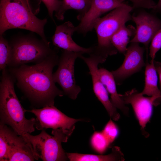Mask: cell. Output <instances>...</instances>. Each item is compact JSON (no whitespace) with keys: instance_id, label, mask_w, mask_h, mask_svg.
<instances>
[{"instance_id":"obj_1","label":"cell","mask_w":161,"mask_h":161,"mask_svg":"<svg viewBox=\"0 0 161 161\" xmlns=\"http://www.w3.org/2000/svg\"><path fill=\"white\" fill-rule=\"evenodd\" d=\"M59 57L55 50L34 65L7 68L17 87L33 106L38 108L53 105L56 97L64 95L56 86L53 78V69L58 65Z\"/></svg>"},{"instance_id":"obj_2","label":"cell","mask_w":161,"mask_h":161,"mask_svg":"<svg viewBox=\"0 0 161 161\" xmlns=\"http://www.w3.org/2000/svg\"><path fill=\"white\" fill-rule=\"evenodd\" d=\"M15 80L7 68L2 71L0 83V124L8 126L23 136L35 130V118L27 119V110L22 106L15 92Z\"/></svg>"},{"instance_id":"obj_3","label":"cell","mask_w":161,"mask_h":161,"mask_svg":"<svg viewBox=\"0 0 161 161\" xmlns=\"http://www.w3.org/2000/svg\"><path fill=\"white\" fill-rule=\"evenodd\" d=\"M47 21L35 16L26 0H0V35L10 29H21L36 33L48 43L44 29Z\"/></svg>"},{"instance_id":"obj_4","label":"cell","mask_w":161,"mask_h":161,"mask_svg":"<svg viewBox=\"0 0 161 161\" xmlns=\"http://www.w3.org/2000/svg\"><path fill=\"white\" fill-rule=\"evenodd\" d=\"M75 126L69 130L61 128L52 129L51 136L45 129L36 135L27 133L24 134L32 146L38 160L44 161H63L69 160L61 145L62 142H67L75 129Z\"/></svg>"},{"instance_id":"obj_5","label":"cell","mask_w":161,"mask_h":161,"mask_svg":"<svg viewBox=\"0 0 161 161\" xmlns=\"http://www.w3.org/2000/svg\"><path fill=\"white\" fill-rule=\"evenodd\" d=\"M132 7L128 5L118 7L97 20L94 26L97 38L95 49L106 58L116 54L117 50L111 42L113 35L128 21L132 20Z\"/></svg>"},{"instance_id":"obj_6","label":"cell","mask_w":161,"mask_h":161,"mask_svg":"<svg viewBox=\"0 0 161 161\" xmlns=\"http://www.w3.org/2000/svg\"><path fill=\"white\" fill-rule=\"evenodd\" d=\"M9 43L11 56L7 68L18 67L30 63H39L55 51L50 48L49 42L29 35L17 36Z\"/></svg>"},{"instance_id":"obj_7","label":"cell","mask_w":161,"mask_h":161,"mask_svg":"<svg viewBox=\"0 0 161 161\" xmlns=\"http://www.w3.org/2000/svg\"><path fill=\"white\" fill-rule=\"evenodd\" d=\"M83 54L64 50L59 57L58 67L53 73V78L62 89L64 95L75 100L81 91L76 83L74 74L75 61Z\"/></svg>"},{"instance_id":"obj_8","label":"cell","mask_w":161,"mask_h":161,"mask_svg":"<svg viewBox=\"0 0 161 161\" xmlns=\"http://www.w3.org/2000/svg\"><path fill=\"white\" fill-rule=\"evenodd\" d=\"M89 55V57H86L81 55L79 58L84 61L88 67L95 95L103 105L111 118L117 121L120 119V115L109 99L108 92L101 81L98 73V65L104 63L107 58L94 49Z\"/></svg>"},{"instance_id":"obj_9","label":"cell","mask_w":161,"mask_h":161,"mask_svg":"<svg viewBox=\"0 0 161 161\" xmlns=\"http://www.w3.org/2000/svg\"><path fill=\"white\" fill-rule=\"evenodd\" d=\"M27 112L32 113L35 116V126L38 130L61 128L67 130L72 128L78 122L88 121L85 119H75L68 117L54 105L27 110Z\"/></svg>"},{"instance_id":"obj_10","label":"cell","mask_w":161,"mask_h":161,"mask_svg":"<svg viewBox=\"0 0 161 161\" xmlns=\"http://www.w3.org/2000/svg\"><path fill=\"white\" fill-rule=\"evenodd\" d=\"M119 95L125 104L131 105L143 134L148 137V134L146 131L145 128L152 115L155 98L152 96H144L135 88L128 91L123 94H119Z\"/></svg>"},{"instance_id":"obj_11","label":"cell","mask_w":161,"mask_h":161,"mask_svg":"<svg viewBox=\"0 0 161 161\" xmlns=\"http://www.w3.org/2000/svg\"><path fill=\"white\" fill-rule=\"evenodd\" d=\"M127 47L122 64L118 69L111 71L116 83L122 84L126 78L141 70L145 66L143 55L145 50L139 43L131 42Z\"/></svg>"},{"instance_id":"obj_12","label":"cell","mask_w":161,"mask_h":161,"mask_svg":"<svg viewBox=\"0 0 161 161\" xmlns=\"http://www.w3.org/2000/svg\"><path fill=\"white\" fill-rule=\"evenodd\" d=\"M136 29L135 34L130 42L143 44L148 58L149 45L152 39L161 28V20L155 16L145 11H142L137 16H132Z\"/></svg>"},{"instance_id":"obj_13","label":"cell","mask_w":161,"mask_h":161,"mask_svg":"<svg viewBox=\"0 0 161 161\" xmlns=\"http://www.w3.org/2000/svg\"><path fill=\"white\" fill-rule=\"evenodd\" d=\"M126 4L118 0H92L89 9L76 27V31L85 35L92 30L95 23L102 14Z\"/></svg>"},{"instance_id":"obj_14","label":"cell","mask_w":161,"mask_h":161,"mask_svg":"<svg viewBox=\"0 0 161 161\" xmlns=\"http://www.w3.org/2000/svg\"><path fill=\"white\" fill-rule=\"evenodd\" d=\"M75 31L76 27L69 21L57 26L52 38L53 44L64 50L89 54L93 50V46L85 48L77 44L72 38Z\"/></svg>"},{"instance_id":"obj_15","label":"cell","mask_w":161,"mask_h":161,"mask_svg":"<svg viewBox=\"0 0 161 161\" xmlns=\"http://www.w3.org/2000/svg\"><path fill=\"white\" fill-rule=\"evenodd\" d=\"M38 160L31 144L24 136L16 134L10 145L7 161Z\"/></svg>"},{"instance_id":"obj_16","label":"cell","mask_w":161,"mask_h":161,"mask_svg":"<svg viewBox=\"0 0 161 161\" xmlns=\"http://www.w3.org/2000/svg\"><path fill=\"white\" fill-rule=\"evenodd\" d=\"M100 79L111 97V100L114 106L119 109L125 115H128L129 108L123 103L117 92L116 82L111 72L105 69H98Z\"/></svg>"},{"instance_id":"obj_17","label":"cell","mask_w":161,"mask_h":161,"mask_svg":"<svg viewBox=\"0 0 161 161\" xmlns=\"http://www.w3.org/2000/svg\"><path fill=\"white\" fill-rule=\"evenodd\" d=\"M154 60L151 59L150 63L147 61L145 71V85L141 92L143 95L154 97V103L161 98V91L157 85V72L154 65Z\"/></svg>"},{"instance_id":"obj_18","label":"cell","mask_w":161,"mask_h":161,"mask_svg":"<svg viewBox=\"0 0 161 161\" xmlns=\"http://www.w3.org/2000/svg\"><path fill=\"white\" fill-rule=\"evenodd\" d=\"M70 161H119L124 160L123 155L120 148L114 146L112 152L107 155H98L77 153H66Z\"/></svg>"},{"instance_id":"obj_19","label":"cell","mask_w":161,"mask_h":161,"mask_svg":"<svg viewBox=\"0 0 161 161\" xmlns=\"http://www.w3.org/2000/svg\"><path fill=\"white\" fill-rule=\"evenodd\" d=\"M58 10L55 13V16L59 20H63L66 12L68 10L77 11L78 14L77 18L80 20L89 9L92 0H62Z\"/></svg>"},{"instance_id":"obj_20","label":"cell","mask_w":161,"mask_h":161,"mask_svg":"<svg viewBox=\"0 0 161 161\" xmlns=\"http://www.w3.org/2000/svg\"><path fill=\"white\" fill-rule=\"evenodd\" d=\"M136 31V29L132 25L126 26L124 25L113 35L111 42L118 52L125 55L130 38L134 35Z\"/></svg>"},{"instance_id":"obj_21","label":"cell","mask_w":161,"mask_h":161,"mask_svg":"<svg viewBox=\"0 0 161 161\" xmlns=\"http://www.w3.org/2000/svg\"><path fill=\"white\" fill-rule=\"evenodd\" d=\"M16 134L10 127L0 124V161H7L10 145Z\"/></svg>"},{"instance_id":"obj_22","label":"cell","mask_w":161,"mask_h":161,"mask_svg":"<svg viewBox=\"0 0 161 161\" xmlns=\"http://www.w3.org/2000/svg\"><path fill=\"white\" fill-rule=\"evenodd\" d=\"M11 56V50L10 43L0 35V70L7 68Z\"/></svg>"},{"instance_id":"obj_23","label":"cell","mask_w":161,"mask_h":161,"mask_svg":"<svg viewBox=\"0 0 161 161\" xmlns=\"http://www.w3.org/2000/svg\"><path fill=\"white\" fill-rule=\"evenodd\" d=\"M91 144L93 149L100 154L104 153L111 144L101 132H95L92 137Z\"/></svg>"},{"instance_id":"obj_24","label":"cell","mask_w":161,"mask_h":161,"mask_svg":"<svg viewBox=\"0 0 161 161\" xmlns=\"http://www.w3.org/2000/svg\"><path fill=\"white\" fill-rule=\"evenodd\" d=\"M111 144L117 138L119 134V130L117 125L110 119L102 131Z\"/></svg>"},{"instance_id":"obj_25","label":"cell","mask_w":161,"mask_h":161,"mask_svg":"<svg viewBox=\"0 0 161 161\" xmlns=\"http://www.w3.org/2000/svg\"><path fill=\"white\" fill-rule=\"evenodd\" d=\"M161 48V28L155 34L151 42L149 55L152 60H154L156 53Z\"/></svg>"},{"instance_id":"obj_26","label":"cell","mask_w":161,"mask_h":161,"mask_svg":"<svg viewBox=\"0 0 161 161\" xmlns=\"http://www.w3.org/2000/svg\"><path fill=\"white\" fill-rule=\"evenodd\" d=\"M47 7L49 16L54 21L53 13L57 12L59 9L61 1L60 0H41Z\"/></svg>"},{"instance_id":"obj_27","label":"cell","mask_w":161,"mask_h":161,"mask_svg":"<svg viewBox=\"0 0 161 161\" xmlns=\"http://www.w3.org/2000/svg\"><path fill=\"white\" fill-rule=\"evenodd\" d=\"M123 2L126 0H118ZM132 2L134 8H143L154 9L156 4L153 0H127Z\"/></svg>"},{"instance_id":"obj_28","label":"cell","mask_w":161,"mask_h":161,"mask_svg":"<svg viewBox=\"0 0 161 161\" xmlns=\"http://www.w3.org/2000/svg\"><path fill=\"white\" fill-rule=\"evenodd\" d=\"M154 65L159 78L160 89L161 91V62L154 60Z\"/></svg>"},{"instance_id":"obj_29","label":"cell","mask_w":161,"mask_h":161,"mask_svg":"<svg viewBox=\"0 0 161 161\" xmlns=\"http://www.w3.org/2000/svg\"><path fill=\"white\" fill-rule=\"evenodd\" d=\"M152 10L153 12L154 13H161V0H159L155 8Z\"/></svg>"},{"instance_id":"obj_30","label":"cell","mask_w":161,"mask_h":161,"mask_svg":"<svg viewBox=\"0 0 161 161\" xmlns=\"http://www.w3.org/2000/svg\"><path fill=\"white\" fill-rule=\"evenodd\" d=\"M26 0L27 1V2L28 3V4H29V5H30V2H29V0Z\"/></svg>"},{"instance_id":"obj_31","label":"cell","mask_w":161,"mask_h":161,"mask_svg":"<svg viewBox=\"0 0 161 161\" xmlns=\"http://www.w3.org/2000/svg\"><path fill=\"white\" fill-rule=\"evenodd\" d=\"M160 104H161V100H160Z\"/></svg>"}]
</instances>
